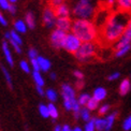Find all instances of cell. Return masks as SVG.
<instances>
[{
  "label": "cell",
  "mask_w": 131,
  "mask_h": 131,
  "mask_svg": "<svg viewBox=\"0 0 131 131\" xmlns=\"http://www.w3.org/2000/svg\"><path fill=\"white\" fill-rule=\"evenodd\" d=\"M47 107H48V113H50V117H52L53 119H56L58 118V110L57 107L53 104V103H50V104H47Z\"/></svg>",
  "instance_id": "cb8c5ba5"
},
{
  "label": "cell",
  "mask_w": 131,
  "mask_h": 131,
  "mask_svg": "<svg viewBox=\"0 0 131 131\" xmlns=\"http://www.w3.org/2000/svg\"><path fill=\"white\" fill-rule=\"evenodd\" d=\"M1 48H2V53H3V56L5 58L7 63L10 66V67H13L14 66V59H13V56H12V53H11V48L9 46L8 41H3L2 42Z\"/></svg>",
  "instance_id": "30bf717a"
},
{
  "label": "cell",
  "mask_w": 131,
  "mask_h": 131,
  "mask_svg": "<svg viewBox=\"0 0 131 131\" xmlns=\"http://www.w3.org/2000/svg\"><path fill=\"white\" fill-rule=\"evenodd\" d=\"M11 4L8 0H0V11H9Z\"/></svg>",
  "instance_id": "1f68e13d"
},
{
  "label": "cell",
  "mask_w": 131,
  "mask_h": 131,
  "mask_svg": "<svg viewBox=\"0 0 131 131\" xmlns=\"http://www.w3.org/2000/svg\"><path fill=\"white\" fill-rule=\"evenodd\" d=\"M62 131H71V130H70V128H69L68 125H64V126L62 127Z\"/></svg>",
  "instance_id": "c3c4849f"
},
{
  "label": "cell",
  "mask_w": 131,
  "mask_h": 131,
  "mask_svg": "<svg viewBox=\"0 0 131 131\" xmlns=\"http://www.w3.org/2000/svg\"><path fill=\"white\" fill-rule=\"evenodd\" d=\"M61 96L63 100H75V90L69 84L61 85Z\"/></svg>",
  "instance_id": "9c48e42d"
},
{
  "label": "cell",
  "mask_w": 131,
  "mask_h": 131,
  "mask_svg": "<svg viewBox=\"0 0 131 131\" xmlns=\"http://www.w3.org/2000/svg\"><path fill=\"white\" fill-rule=\"evenodd\" d=\"M19 68L23 70L25 73H30V72H31V67H30V64L28 63V61H26V60H20V62H19Z\"/></svg>",
  "instance_id": "4dcf8cb0"
},
{
  "label": "cell",
  "mask_w": 131,
  "mask_h": 131,
  "mask_svg": "<svg viewBox=\"0 0 131 131\" xmlns=\"http://www.w3.org/2000/svg\"><path fill=\"white\" fill-rule=\"evenodd\" d=\"M130 50H131V44H128V45H126V46H124L123 48H121V50L116 51V52H115V56H116L117 58L123 57V56L126 55V54H127Z\"/></svg>",
  "instance_id": "4316f807"
},
{
  "label": "cell",
  "mask_w": 131,
  "mask_h": 131,
  "mask_svg": "<svg viewBox=\"0 0 131 131\" xmlns=\"http://www.w3.org/2000/svg\"><path fill=\"white\" fill-rule=\"evenodd\" d=\"M73 75H74L78 80H83V79H84L83 72H82V71H79V70H75L74 72H73Z\"/></svg>",
  "instance_id": "b9f144b4"
},
{
  "label": "cell",
  "mask_w": 131,
  "mask_h": 131,
  "mask_svg": "<svg viewBox=\"0 0 131 131\" xmlns=\"http://www.w3.org/2000/svg\"><path fill=\"white\" fill-rule=\"evenodd\" d=\"M45 96L48 100H50L51 102H54V101H56L57 100V92L54 90V89H47L45 91Z\"/></svg>",
  "instance_id": "83f0119b"
},
{
  "label": "cell",
  "mask_w": 131,
  "mask_h": 131,
  "mask_svg": "<svg viewBox=\"0 0 131 131\" xmlns=\"http://www.w3.org/2000/svg\"><path fill=\"white\" fill-rule=\"evenodd\" d=\"M84 87V82L83 80H78L75 82V88L78 89V90H81L82 88Z\"/></svg>",
  "instance_id": "7bdbcfd3"
},
{
  "label": "cell",
  "mask_w": 131,
  "mask_h": 131,
  "mask_svg": "<svg viewBox=\"0 0 131 131\" xmlns=\"http://www.w3.org/2000/svg\"><path fill=\"white\" fill-rule=\"evenodd\" d=\"M67 36H68V34L66 31L59 30V29L56 28L55 30H53V32L51 34V38H50L51 45L54 48H57V50H59V48H63L66 39H67Z\"/></svg>",
  "instance_id": "5b68a950"
},
{
  "label": "cell",
  "mask_w": 131,
  "mask_h": 131,
  "mask_svg": "<svg viewBox=\"0 0 131 131\" xmlns=\"http://www.w3.org/2000/svg\"><path fill=\"white\" fill-rule=\"evenodd\" d=\"M0 25L5 27V26H8V19L4 17V15L2 14V12L0 11Z\"/></svg>",
  "instance_id": "60d3db41"
},
{
  "label": "cell",
  "mask_w": 131,
  "mask_h": 131,
  "mask_svg": "<svg viewBox=\"0 0 131 131\" xmlns=\"http://www.w3.org/2000/svg\"><path fill=\"white\" fill-rule=\"evenodd\" d=\"M32 80L36 83V86H40V87L44 86V79H43V76L40 72L32 71Z\"/></svg>",
  "instance_id": "ac0fdd59"
},
{
  "label": "cell",
  "mask_w": 131,
  "mask_h": 131,
  "mask_svg": "<svg viewBox=\"0 0 131 131\" xmlns=\"http://www.w3.org/2000/svg\"><path fill=\"white\" fill-rule=\"evenodd\" d=\"M39 113H40V115L43 117V118H47V117H50V113H48V107L47 105L45 104H41L39 105Z\"/></svg>",
  "instance_id": "f1b7e54d"
},
{
  "label": "cell",
  "mask_w": 131,
  "mask_h": 131,
  "mask_svg": "<svg viewBox=\"0 0 131 131\" xmlns=\"http://www.w3.org/2000/svg\"><path fill=\"white\" fill-rule=\"evenodd\" d=\"M13 27H14V30L17 32V34H26L27 29H28L25 20H23V19H16L13 24Z\"/></svg>",
  "instance_id": "4fadbf2b"
},
{
  "label": "cell",
  "mask_w": 131,
  "mask_h": 131,
  "mask_svg": "<svg viewBox=\"0 0 131 131\" xmlns=\"http://www.w3.org/2000/svg\"><path fill=\"white\" fill-rule=\"evenodd\" d=\"M9 44L12 45L13 50H14L16 53H17V54H20V53H21V47H20V45L17 44L16 42H14V41H12V40H10V41H9Z\"/></svg>",
  "instance_id": "8d00e7d4"
},
{
  "label": "cell",
  "mask_w": 131,
  "mask_h": 131,
  "mask_svg": "<svg viewBox=\"0 0 131 131\" xmlns=\"http://www.w3.org/2000/svg\"><path fill=\"white\" fill-rule=\"evenodd\" d=\"M130 18L131 13L117 10L111 12L104 24L98 30L99 42L104 46H110L114 43H117L123 37Z\"/></svg>",
  "instance_id": "6da1fadb"
},
{
  "label": "cell",
  "mask_w": 131,
  "mask_h": 131,
  "mask_svg": "<svg viewBox=\"0 0 131 131\" xmlns=\"http://www.w3.org/2000/svg\"><path fill=\"white\" fill-rule=\"evenodd\" d=\"M116 4V0H101V5L102 9L110 11L112 10Z\"/></svg>",
  "instance_id": "7402d4cb"
},
{
  "label": "cell",
  "mask_w": 131,
  "mask_h": 131,
  "mask_svg": "<svg viewBox=\"0 0 131 131\" xmlns=\"http://www.w3.org/2000/svg\"><path fill=\"white\" fill-rule=\"evenodd\" d=\"M127 29L131 30V18H130V20H129V23H128V25H127Z\"/></svg>",
  "instance_id": "816d5d0a"
},
{
  "label": "cell",
  "mask_w": 131,
  "mask_h": 131,
  "mask_svg": "<svg viewBox=\"0 0 131 131\" xmlns=\"http://www.w3.org/2000/svg\"><path fill=\"white\" fill-rule=\"evenodd\" d=\"M28 57L29 59L31 60V59H37L38 57H39V54H38V51L36 50V48L31 47L28 50Z\"/></svg>",
  "instance_id": "836d02e7"
},
{
  "label": "cell",
  "mask_w": 131,
  "mask_h": 131,
  "mask_svg": "<svg viewBox=\"0 0 131 131\" xmlns=\"http://www.w3.org/2000/svg\"><path fill=\"white\" fill-rule=\"evenodd\" d=\"M72 14L74 17H76V19L90 20L91 18H95L96 9L92 2L86 0H79L78 2H75L72 9Z\"/></svg>",
  "instance_id": "3957f363"
},
{
  "label": "cell",
  "mask_w": 131,
  "mask_h": 131,
  "mask_svg": "<svg viewBox=\"0 0 131 131\" xmlns=\"http://www.w3.org/2000/svg\"><path fill=\"white\" fill-rule=\"evenodd\" d=\"M72 34L82 42H96L98 39V29L92 20L74 19L71 27Z\"/></svg>",
  "instance_id": "7a4b0ae2"
},
{
  "label": "cell",
  "mask_w": 131,
  "mask_h": 131,
  "mask_svg": "<svg viewBox=\"0 0 131 131\" xmlns=\"http://www.w3.org/2000/svg\"><path fill=\"white\" fill-rule=\"evenodd\" d=\"M56 28L62 31H69L71 30V27H72V19L70 17H59L56 19L55 23Z\"/></svg>",
  "instance_id": "ba28073f"
},
{
  "label": "cell",
  "mask_w": 131,
  "mask_h": 131,
  "mask_svg": "<svg viewBox=\"0 0 131 131\" xmlns=\"http://www.w3.org/2000/svg\"><path fill=\"white\" fill-rule=\"evenodd\" d=\"M37 59H38V62H39V66H40V71H43V72H47V71L51 69L52 63H51V61L48 60L47 58L39 56Z\"/></svg>",
  "instance_id": "5bb4252c"
},
{
  "label": "cell",
  "mask_w": 131,
  "mask_h": 131,
  "mask_svg": "<svg viewBox=\"0 0 131 131\" xmlns=\"http://www.w3.org/2000/svg\"><path fill=\"white\" fill-rule=\"evenodd\" d=\"M105 97H106V90L104 88H102V87L96 88L94 91V96H92V98H95L97 101H101L104 99Z\"/></svg>",
  "instance_id": "e0dca14e"
},
{
  "label": "cell",
  "mask_w": 131,
  "mask_h": 131,
  "mask_svg": "<svg viewBox=\"0 0 131 131\" xmlns=\"http://www.w3.org/2000/svg\"><path fill=\"white\" fill-rule=\"evenodd\" d=\"M30 67H31V69H34V71L40 72V66H39V62H38V59H31Z\"/></svg>",
  "instance_id": "e575fe53"
},
{
  "label": "cell",
  "mask_w": 131,
  "mask_h": 131,
  "mask_svg": "<svg viewBox=\"0 0 131 131\" xmlns=\"http://www.w3.org/2000/svg\"><path fill=\"white\" fill-rule=\"evenodd\" d=\"M8 1H9L10 3H12V4H14V3H16V1H17V0H8Z\"/></svg>",
  "instance_id": "f5cc1de1"
},
{
  "label": "cell",
  "mask_w": 131,
  "mask_h": 131,
  "mask_svg": "<svg viewBox=\"0 0 131 131\" xmlns=\"http://www.w3.org/2000/svg\"><path fill=\"white\" fill-rule=\"evenodd\" d=\"M10 36H11V40H12V41L16 42V43H17V44H19V45L23 44V39H21L20 35L17 34V32H16L14 29L10 31Z\"/></svg>",
  "instance_id": "603a6c76"
},
{
  "label": "cell",
  "mask_w": 131,
  "mask_h": 131,
  "mask_svg": "<svg viewBox=\"0 0 131 131\" xmlns=\"http://www.w3.org/2000/svg\"><path fill=\"white\" fill-rule=\"evenodd\" d=\"M54 13H55L56 17L59 18V17H69L70 15V9L69 7L66 3L59 5V7L54 9Z\"/></svg>",
  "instance_id": "8fae6325"
},
{
  "label": "cell",
  "mask_w": 131,
  "mask_h": 131,
  "mask_svg": "<svg viewBox=\"0 0 131 131\" xmlns=\"http://www.w3.org/2000/svg\"><path fill=\"white\" fill-rule=\"evenodd\" d=\"M95 127L98 131H104L106 127V122L105 119L102 118H96L95 119Z\"/></svg>",
  "instance_id": "44dd1931"
},
{
  "label": "cell",
  "mask_w": 131,
  "mask_h": 131,
  "mask_svg": "<svg viewBox=\"0 0 131 131\" xmlns=\"http://www.w3.org/2000/svg\"><path fill=\"white\" fill-rule=\"evenodd\" d=\"M81 44H82V42L72 34V32H71V34H68V36H67V39H66L63 48L71 54H75L80 48Z\"/></svg>",
  "instance_id": "8992f818"
},
{
  "label": "cell",
  "mask_w": 131,
  "mask_h": 131,
  "mask_svg": "<svg viewBox=\"0 0 131 131\" xmlns=\"http://www.w3.org/2000/svg\"><path fill=\"white\" fill-rule=\"evenodd\" d=\"M119 76H121V73H119V72H115V73H113V74H111L110 76H108L107 80L108 81H114V80H117Z\"/></svg>",
  "instance_id": "ee69618b"
},
{
  "label": "cell",
  "mask_w": 131,
  "mask_h": 131,
  "mask_svg": "<svg viewBox=\"0 0 131 131\" xmlns=\"http://www.w3.org/2000/svg\"><path fill=\"white\" fill-rule=\"evenodd\" d=\"M81 116H82V119L85 122H89L91 117H90V113H89V110L86 107H82L81 108Z\"/></svg>",
  "instance_id": "f546056e"
},
{
  "label": "cell",
  "mask_w": 131,
  "mask_h": 131,
  "mask_svg": "<svg viewBox=\"0 0 131 131\" xmlns=\"http://www.w3.org/2000/svg\"><path fill=\"white\" fill-rule=\"evenodd\" d=\"M90 98H91V97H90L88 94H82V95H80L79 99H78L79 104H80L81 106H86V104L88 103V101H89Z\"/></svg>",
  "instance_id": "484cf974"
},
{
  "label": "cell",
  "mask_w": 131,
  "mask_h": 131,
  "mask_svg": "<svg viewBox=\"0 0 131 131\" xmlns=\"http://www.w3.org/2000/svg\"><path fill=\"white\" fill-rule=\"evenodd\" d=\"M86 1H90V2H92V1H94V0H86Z\"/></svg>",
  "instance_id": "11a10c76"
},
{
  "label": "cell",
  "mask_w": 131,
  "mask_h": 131,
  "mask_svg": "<svg viewBox=\"0 0 131 131\" xmlns=\"http://www.w3.org/2000/svg\"><path fill=\"white\" fill-rule=\"evenodd\" d=\"M4 38H5V40H7L8 42L11 40V36H10V31H8V32H5L4 34Z\"/></svg>",
  "instance_id": "7dc6e473"
},
{
  "label": "cell",
  "mask_w": 131,
  "mask_h": 131,
  "mask_svg": "<svg viewBox=\"0 0 131 131\" xmlns=\"http://www.w3.org/2000/svg\"><path fill=\"white\" fill-rule=\"evenodd\" d=\"M108 110H110V105H107V104L102 105V106L99 108V115H100V116L105 115V114L107 113V111H108Z\"/></svg>",
  "instance_id": "ab89813d"
},
{
  "label": "cell",
  "mask_w": 131,
  "mask_h": 131,
  "mask_svg": "<svg viewBox=\"0 0 131 131\" xmlns=\"http://www.w3.org/2000/svg\"><path fill=\"white\" fill-rule=\"evenodd\" d=\"M50 76H51V79H52V80H55V79H56V73L52 72V73L50 74Z\"/></svg>",
  "instance_id": "f907efd6"
},
{
  "label": "cell",
  "mask_w": 131,
  "mask_h": 131,
  "mask_svg": "<svg viewBox=\"0 0 131 131\" xmlns=\"http://www.w3.org/2000/svg\"><path fill=\"white\" fill-rule=\"evenodd\" d=\"M8 12L10 13V14H12V15H14L15 13H16V7L14 4H11V7H10V9H9V11Z\"/></svg>",
  "instance_id": "bcb514c9"
},
{
  "label": "cell",
  "mask_w": 131,
  "mask_h": 131,
  "mask_svg": "<svg viewBox=\"0 0 131 131\" xmlns=\"http://www.w3.org/2000/svg\"><path fill=\"white\" fill-rule=\"evenodd\" d=\"M43 24L44 26L51 28V27L55 26V23H56V15L54 13V9L51 8V7H46L43 11Z\"/></svg>",
  "instance_id": "52a82bcc"
},
{
  "label": "cell",
  "mask_w": 131,
  "mask_h": 131,
  "mask_svg": "<svg viewBox=\"0 0 131 131\" xmlns=\"http://www.w3.org/2000/svg\"><path fill=\"white\" fill-rule=\"evenodd\" d=\"M117 11L131 13V0H116Z\"/></svg>",
  "instance_id": "7c38bea8"
},
{
  "label": "cell",
  "mask_w": 131,
  "mask_h": 131,
  "mask_svg": "<svg viewBox=\"0 0 131 131\" xmlns=\"http://www.w3.org/2000/svg\"><path fill=\"white\" fill-rule=\"evenodd\" d=\"M123 128H124V130H130L131 129V115L129 117H127L126 121L124 122Z\"/></svg>",
  "instance_id": "f35d334b"
},
{
  "label": "cell",
  "mask_w": 131,
  "mask_h": 131,
  "mask_svg": "<svg viewBox=\"0 0 131 131\" xmlns=\"http://www.w3.org/2000/svg\"><path fill=\"white\" fill-rule=\"evenodd\" d=\"M36 89L38 91V94L40 96H45V91L43 89V87H40V86H36Z\"/></svg>",
  "instance_id": "f6af8a7d"
},
{
  "label": "cell",
  "mask_w": 131,
  "mask_h": 131,
  "mask_svg": "<svg viewBox=\"0 0 131 131\" xmlns=\"http://www.w3.org/2000/svg\"><path fill=\"white\" fill-rule=\"evenodd\" d=\"M54 131H62V127H60V126H56L55 129H54Z\"/></svg>",
  "instance_id": "681fc988"
},
{
  "label": "cell",
  "mask_w": 131,
  "mask_h": 131,
  "mask_svg": "<svg viewBox=\"0 0 131 131\" xmlns=\"http://www.w3.org/2000/svg\"><path fill=\"white\" fill-rule=\"evenodd\" d=\"M0 67H1V71H2V73H3V76H4L5 82H7L8 86L10 87L11 89H12V88H13V81H12V78H11V74H10V72H9L8 69L5 68L3 64H0Z\"/></svg>",
  "instance_id": "d6986e66"
},
{
  "label": "cell",
  "mask_w": 131,
  "mask_h": 131,
  "mask_svg": "<svg viewBox=\"0 0 131 131\" xmlns=\"http://www.w3.org/2000/svg\"><path fill=\"white\" fill-rule=\"evenodd\" d=\"M130 88H131L130 81L128 79H125L121 83V85H119V94H121V96L127 95L128 92L130 91Z\"/></svg>",
  "instance_id": "2e32d148"
},
{
  "label": "cell",
  "mask_w": 131,
  "mask_h": 131,
  "mask_svg": "<svg viewBox=\"0 0 131 131\" xmlns=\"http://www.w3.org/2000/svg\"><path fill=\"white\" fill-rule=\"evenodd\" d=\"M72 131H82V129H81V128H79V127H76V128H74Z\"/></svg>",
  "instance_id": "db71d44e"
},
{
  "label": "cell",
  "mask_w": 131,
  "mask_h": 131,
  "mask_svg": "<svg viewBox=\"0 0 131 131\" xmlns=\"http://www.w3.org/2000/svg\"><path fill=\"white\" fill-rule=\"evenodd\" d=\"M73 102H74V100H63V106H64L66 110L67 111H72Z\"/></svg>",
  "instance_id": "74e56055"
},
{
  "label": "cell",
  "mask_w": 131,
  "mask_h": 131,
  "mask_svg": "<svg viewBox=\"0 0 131 131\" xmlns=\"http://www.w3.org/2000/svg\"><path fill=\"white\" fill-rule=\"evenodd\" d=\"M117 116V112L115 113H112L111 115H108L106 118H105V122H106V127H105V130L104 131H110L112 126H113V123L115 121V118Z\"/></svg>",
  "instance_id": "ffe728a7"
},
{
  "label": "cell",
  "mask_w": 131,
  "mask_h": 131,
  "mask_svg": "<svg viewBox=\"0 0 131 131\" xmlns=\"http://www.w3.org/2000/svg\"><path fill=\"white\" fill-rule=\"evenodd\" d=\"M95 119L96 118H91L90 121L86 124L85 131H95V129H96V127H95Z\"/></svg>",
  "instance_id": "d6a6232c"
},
{
  "label": "cell",
  "mask_w": 131,
  "mask_h": 131,
  "mask_svg": "<svg viewBox=\"0 0 131 131\" xmlns=\"http://www.w3.org/2000/svg\"><path fill=\"white\" fill-rule=\"evenodd\" d=\"M25 23L29 29H34L36 27V17L32 12H27L25 15Z\"/></svg>",
  "instance_id": "9a60e30c"
},
{
  "label": "cell",
  "mask_w": 131,
  "mask_h": 131,
  "mask_svg": "<svg viewBox=\"0 0 131 131\" xmlns=\"http://www.w3.org/2000/svg\"><path fill=\"white\" fill-rule=\"evenodd\" d=\"M63 1L64 0H48V2H50V7L55 9L57 7H59V5L63 4Z\"/></svg>",
  "instance_id": "d590c367"
},
{
  "label": "cell",
  "mask_w": 131,
  "mask_h": 131,
  "mask_svg": "<svg viewBox=\"0 0 131 131\" xmlns=\"http://www.w3.org/2000/svg\"><path fill=\"white\" fill-rule=\"evenodd\" d=\"M98 106H99V101H97L95 98H92V97H91L90 99H89V101H88V103L86 104L85 107H86V108H88L89 111H95Z\"/></svg>",
  "instance_id": "d4e9b609"
},
{
  "label": "cell",
  "mask_w": 131,
  "mask_h": 131,
  "mask_svg": "<svg viewBox=\"0 0 131 131\" xmlns=\"http://www.w3.org/2000/svg\"><path fill=\"white\" fill-rule=\"evenodd\" d=\"M98 54V45L96 42H85L82 43L80 48L74 54L75 58L81 62L89 61L97 57Z\"/></svg>",
  "instance_id": "277c9868"
}]
</instances>
